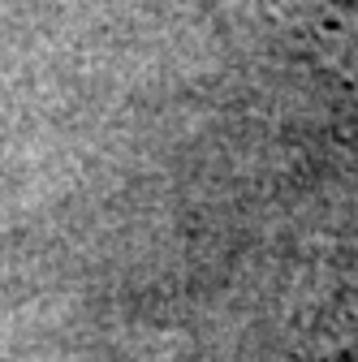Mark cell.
I'll list each match as a JSON object with an SVG mask.
<instances>
[{
    "instance_id": "1",
    "label": "cell",
    "mask_w": 358,
    "mask_h": 362,
    "mask_svg": "<svg viewBox=\"0 0 358 362\" xmlns=\"http://www.w3.org/2000/svg\"><path fill=\"white\" fill-rule=\"evenodd\" d=\"M294 39L358 95V0H267Z\"/></svg>"
}]
</instances>
